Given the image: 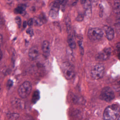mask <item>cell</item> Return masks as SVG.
<instances>
[{
	"label": "cell",
	"mask_w": 120,
	"mask_h": 120,
	"mask_svg": "<svg viewBox=\"0 0 120 120\" xmlns=\"http://www.w3.org/2000/svg\"><path fill=\"white\" fill-rule=\"evenodd\" d=\"M120 111V106L113 104L109 106L104 110L103 113L104 120H115Z\"/></svg>",
	"instance_id": "cell-1"
},
{
	"label": "cell",
	"mask_w": 120,
	"mask_h": 120,
	"mask_svg": "<svg viewBox=\"0 0 120 120\" xmlns=\"http://www.w3.org/2000/svg\"><path fill=\"white\" fill-rule=\"evenodd\" d=\"M32 89V86L31 82L26 81L20 86L18 90V93L20 97L25 98L30 95Z\"/></svg>",
	"instance_id": "cell-2"
},
{
	"label": "cell",
	"mask_w": 120,
	"mask_h": 120,
	"mask_svg": "<svg viewBox=\"0 0 120 120\" xmlns=\"http://www.w3.org/2000/svg\"><path fill=\"white\" fill-rule=\"evenodd\" d=\"M105 72V67L102 64H98L91 70V75L95 80H98L103 77Z\"/></svg>",
	"instance_id": "cell-3"
},
{
	"label": "cell",
	"mask_w": 120,
	"mask_h": 120,
	"mask_svg": "<svg viewBox=\"0 0 120 120\" xmlns=\"http://www.w3.org/2000/svg\"><path fill=\"white\" fill-rule=\"evenodd\" d=\"M100 97L101 100L106 102H111L115 98V93L111 88L106 87L102 89Z\"/></svg>",
	"instance_id": "cell-4"
},
{
	"label": "cell",
	"mask_w": 120,
	"mask_h": 120,
	"mask_svg": "<svg viewBox=\"0 0 120 120\" xmlns=\"http://www.w3.org/2000/svg\"><path fill=\"white\" fill-rule=\"evenodd\" d=\"M88 37L92 41H97L101 39L103 35V32L101 29L97 27L90 28L88 32Z\"/></svg>",
	"instance_id": "cell-5"
},
{
	"label": "cell",
	"mask_w": 120,
	"mask_h": 120,
	"mask_svg": "<svg viewBox=\"0 0 120 120\" xmlns=\"http://www.w3.org/2000/svg\"><path fill=\"white\" fill-rule=\"evenodd\" d=\"M64 1H56L52 3L49 11V15L52 19H56L58 16L60 4H61Z\"/></svg>",
	"instance_id": "cell-6"
},
{
	"label": "cell",
	"mask_w": 120,
	"mask_h": 120,
	"mask_svg": "<svg viewBox=\"0 0 120 120\" xmlns=\"http://www.w3.org/2000/svg\"><path fill=\"white\" fill-rule=\"evenodd\" d=\"M112 49L110 47L105 48L96 56V59L99 61H104L108 59L111 55Z\"/></svg>",
	"instance_id": "cell-7"
},
{
	"label": "cell",
	"mask_w": 120,
	"mask_h": 120,
	"mask_svg": "<svg viewBox=\"0 0 120 120\" xmlns=\"http://www.w3.org/2000/svg\"><path fill=\"white\" fill-rule=\"evenodd\" d=\"M63 66V74L65 78L68 80L72 79L75 75L73 68L69 63H65Z\"/></svg>",
	"instance_id": "cell-8"
},
{
	"label": "cell",
	"mask_w": 120,
	"mask_h": 120,
	"mask_svg": "<svg viewBox=\"0 0 120 120\" xmlns=\"http://www.w3.org/2000/svg\"><path fill=\"white\" fill-rule=\"evenodd\" d=\"M81 3L84 5L85 12L86 15L91 16L92 13V6L90 1H81Z\"/></svg>",
	"instance_id": "cell-9"
},
{
	"label": "cell",
	"mask_w": 120,
	"mask_h": 120,
	"mask_svg": "<svg viewBox=\"0 0 120 120\" xmlns=\"http://www.w3.org/2000/svg\"><path fill=\"white\" fill-rule=\"evenodd\" d=\"M104 30L105 33L106 38L109 40H112L114 37V31L113 29L108 26H105L104 27Z\"/></svg>",
	"instance_id": "cell-10"
},
{
	"label": "cell",
	"mask_w": 120,
	"mask_h": 120,
	"mask_svg": "<svg viewBox=\"0 0 120 120\" xmlns=\"http://www.w3.org/2000/svg\"><path fill=\"white\" fill-rule=\"evenodd\" d=\"M42 50L44 55L46 57H48L50 55V46L49 42L47 41H44L42 45Z\"/></svg>",
	"instance_id": "cell-11"
},
{
	"label": "cell",
	"mask_w": 120,
	"mask_h": 120,
	"mask_svg": "<svg viewBox=\"0 0 120 120\" xmlns=\"http://www.w3.org/2000/svg\"><path fill=\"white\" fill-rule=\"evenodd\" d=\"M39 55V50L38 47L34 46L31 48L29 50V56L32 60H34Z\"/></svg>",
	"instance_id": "cell-12"
},
{
	"label": "cell",
	"mask_w": 120,
	"mask_h": 120,
	"mask_svg": "<svg viewBox=\"0 0 120 120\" xmlns=\"http://www.w3.org/2000/svg\"><path fill=\"white\" fill-rule=\"evenodd\" d=\"M68 42L69 47L72 49H75L76 47V43L72 34L69 33L68 38Z\"/></svg>",
	"instance_id": "cell-13"
},
{
	"label": "cell",
	"mask_w": 120,
	"mask_h": 120,
	"mask_svg": "<svg viewBox=\"0 0 120 120\" xmlns=\"http://www.w3.org/2000/svg\"><path fill=\"white\" fill-rule=\"evenodd\" d=\"M12 104L14 107L17 108H22L23 106L22 101L18 99H14L12 101Z\"/></svg>",
	"instance_id": "cell-14"
},
{
	"label": "cell",
	"mask_w": 120,
	"mask_h": 120,
	"mask_svg": "<svg viewBox=\"0 0 120 120\" xmlns=\"http://www.w3.org/2000/svg\"><path fill=\"white\" fill-rule=\"evenodd\" d=\"M26 6L24 5H20L18 6L15 10V12L16 13L23 15L25 14Z\"/></svg>",
	"instance_id": "cell-15"
},
{
	"label": "cell",
	"mask_w": 120,
	"mask_h": 120,
	"mask_svg": "<svg viewBox=\"0 0 120 120\" xmlns=\"http://www.w3.org/2000/svg\"><path fill=\"white\" fill-rule=\"evenodd\" d=\"M113 9L116 13L120 14V0L115 1Z\"/></svg>",
	"instance_id": "cell-16"
},
{
	"label": "cell",
	"mask_w": 120,
	"mask_h": 120,
	"mask_svg": "<svg viewBox=\"0 0 120 120\" xmlns=\"http://www.w3.org/2000/svg\"><path fill=\"white\" fill-rule=\"evenodd\" d=\"M33 19V23L34 25L37 26H40L44 24L41 20L39 17H35Z\"/></svg>",
	"instance_id": "cell-17"
},
{
	"label": "cell",
	"mask_w": 120,
	"mask_h": 120,
	"mask_svg": "<svg viewBox=\"0 0 120 120\" xmlns=\"http://www.w3.org/2000/svg\"><path fill=\"white\" fill-rule=\"evenodd\" d=\"M15 22L19 26V27H20L21 25V23H22V20H21V18L18 16L16 17L15 18Z\"/></svg>",
	"instance_id": "cell-18"
},
{
	"label": "cell",
	"mask_w": 120,
	"mask_h": 120,
	"mask_svg": "<svg viewBox=\"0 0 120 120\" xmlns=\"http://www.w3.org/2000/svg\"><path fill=\"white\" fill-rule=\"evenodd\" d=\"M11 118L12 120H17L19 117V115L17 113H13L11 115Z\"/></svg>",
	"instance_id": "cell-19"
},
{
	"label": "cell",
	"mask_w": 120,
	"mask_h": 120,
	"mask_svg": "<svg viewBox=\"0 0 120 120\" xmlns=\"http://www.w3.org/2000/svg\"><path fill=\"white\" fill-rule=\"evenodd\" d=\"M116 51L118 55L120 54V42L116 44L115 47Z\"/></svg>",
	"instance_id": "cell-20"
},
{
	"label": "cell",
	"mask_w": 120,
	"mask_h": 120,
	"mask_svg": "<svg viewBox=\"0 0 120 120\" xmlns=\"http://www.w3.org/2000/svg\"><path fill=\"white\" fill-rule=\"evenodd\" d=\"M26 32L27 34L31 36H33L34 34L33 30L31 28H29L27 29L26 31Z\"/></svg>",
	"instance_id": "cell-21"
},
{
	"label": "cell",
	"mask_w": 120,
	"mask_h": 120,
	"mask_svg": "<svg viewBox=\"0 0 120 120\" xmlns=\"http://www.w3.org/2000/svg\"><path fill=\"white\" fill-rule=\"evenodd\" d=\"M83 18H84V17H83V15L82 14H79L77 17L76 20L77 21L80 22V21H82L83 20Z\"/></svg>",
	"instance_id": "cell-22"
},
{
	"label": "cell",
	"mask_w": 120,
	"mask_h": 120,
	"mask_svg": "<svg viewBox=\"0 0 120 120\" xmlns=\"http://www.w3.org/2000/svg\"><path fill=\"white\" fill-rule=\"evenodd\" d=\"M27 24L30 27H31V26H32L33 24H34L33 19L31 18V19H30L28 20V22H27Z\"/></svg>",
	"instance_id": "cell-23"
},
{
	"label": "cell",
	"mask_w": 120,
	"mask_h": 120,
	"mask_svg": "<svg viewBox=\"0 0 120 120\" xmlns=\"http://www.w3.org/2000/svg\"><path fill=\"white\" fill-rule=\"evenodd\" d=\"M13 85V82L11 80H9L7 83V87L8 88H10Z\"/></svg>",
	"instance_id": "cell-24"
},
{
	"label": "cell",
	"mask_w": 120,
	"mask_h": 120,
	"mask_svg": "<svg viewBox=\"0 0 120 120\" xmlns=\"http://www.w3.org/2000/svg\"><path fill=\"white\" fill-rule=\"evenodd\" d=\"M27 24V23L26 22V21H24V22H23V24H22L23 27L24 28H26V27Z\"/></svg>",
	"instance_id": "cell-25"
},
{
	"label": "cell",
	"mask_w": 120,
	"mask_h": 120,
	"mask_svg": "<svg viewBox=\"0 0 120 120\" xmlns=\"http://www.w3.org/2000/svg\"><path fill=\"white\" fill-rule=\"evenodd\" d=\"M3 41V37H2V35L0 34V45L1 43Z\"/></svg>",
	"instance_id": "cell-26"
},
{
	"label": "cell",
	"mask_w": 120,
	"mask_h": 120,
	"mask_svg": "<svg viewBox=\"0 0 120 120\" xmlns=\"http://www.w3.org/2000/svg\"><path fill=\"white\" fill-rule=\"evenodd\" d=\"M2 23H3V21H2V18L0 15V27L2 25Z\"/></svg>",
	"instance_id": "cell-27"
},
{
	"label": "cell",
	"mask_w": 120,
	"mask_h": 120,
	"mask_svg": "<svg viewBox=\"0 0 120 120\" xmlns=\"http://www.w3.org/2000/svg\"><path fill=\"white\" fill-rule=\"evenodd\" d=\"M2 52H1V50H0V61L1 60V58H2Z\"/></svg>",
	"instance_id": "cell-28"
},
{
	"label": "cell",
	"mask_w": 120,
	"mask_h": 120,
	"mask_svg": "<svg viewBox=\"0 0 120 120\" xmlns=\"http://www.w3.org/2000/svg\"><path fill=\"white\" fill-rule=\"evenodd\" d=\"M117 120H120V116H119V117H118V119Z\"/></svg>",
	"instance_id": "cell-29"
},
{
	"label": "cell",
	"mask_w": 120,
	"mask_h": 120,
	"mask_svg": "<svg viewBox=\"0 0 120 120\" xmlns=\"http://www.w3.org/2000/svg\"><path fill=\"white\" fill-rule=\"evenodd\" d=\"M1 89V85L0 84V92Z\"/></svg>",
	"instance_id": "cell-30"
},
{
	"label": "cell",
	"mask_w": 120,
	"mask_h": 120,
	"mask_svg": "<svg viewBox=\"0 0 120 120\" xmlns=\"http://www.w3.org/2000/svg\"><path fill=\"white\" fill-rule=\"evenodd\" d=\"M119 84H120V81H119Z\"/></svg>",
	"instance_id": "cell-31"
}]
</instances>
